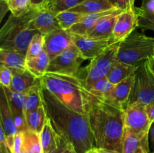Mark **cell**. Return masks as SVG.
<instances>
[{
	"label": "cell",
	"mask_w": 154,
	"mask_h": 153,
	"mask_svg": "<svg viewBox=\"0 0 154 153\" xmlns=\"http://www.w3.org/2000/svg\"><path fill=\"white\" fill-rule=\"evenodd\" d=\"M42 98L48 118L57 133L72 146L76 153L96 148L89 114H83L62 103L42 86Z\"/></svg>",
	"instance_id": "obj_1"
},
{
	"label": "cell",
	"mask_w": 154,
	"mask_h": 153,
	"mask_svg": "<svg viewBox=\"0 0 154 153\" xmlns=\"http://www.w3.org/2000/svg\"><path fill=\"white\" fill-rule=\"evenodd\" d=\"M89 120L96 148L123 153L125 110L94 96Z\"/></svg>",
	"instance_id": "obj_2"
},
{
	"label": "cell",
	"mask_w": 154,
	"mask_h": 153,
	"mask_svg": "<svg viewBox=\"0 0 154 153\" xmlns=\"http://www.w3.org/2000/svg\"><path fill=\"white\" fill-rule=\"evenodd\" d=\"M41 85L69 108L89 114L94 95L87 88L84 79L47 72L41 78Z\"/></svg>",
	"instance_id": "obj_3"
},
{
	"label": "cell",
	"mask_w": 154,
	"mask_h": 153,
	"mask_svg": "<svg viewBox=\"0 0 154 153\" xmlns=\"http://www.w3.org/2000/svg\"><path fill=\"white\" fill-rule=\"evenodd\" d=\"M39 9L32 8L19 16L10 15L0 31V48L13 49L26 54L33 38L42 34L33 25Z\"/></svg>",
	"instance_id": "obj_4"
},
{
	"label": "cell",
	"mask_w": 154,
	"mask_h": 153,
	"mask_svg": "<svg viewBox=\"0 0 154 153\" xmlns=\"http://www.w3.org/2000/svg\"><path fill=\"white\" fill-rule=\"evenodd\" d=\"M154 55V38L141 33H132L120 44L117 59L121 62L136 64Z\"/></svg>",
	"instance_id": "obj_5"
},
{
	"label": "cell",
	"mask_w": 154,
	"mask_h": 153,
	"mask_svg": "<svg viewBox=\"0 0 154 153\" xmlns=\"http://www.w3.org/2000/svg\"><path fill=\"white\" fill-rule=\"evenodd\" d=\"M153 101L154 74L147 59L139 64L138 70L135 72V82L127 106L137 104L146 106Z\"/></svg>",
	"instance_id": "obj_6"
},
{
	"label": "cell",
	"mask_w": 154,
	"mask_h": 153,
	"mask_svg": "<svg viewBox=\"0 0 154 153\" xmlns=\"http://www.w3.org/2000/svg\"><path fill=\"white\" fill-rule=\"evenodd\" d=\"M120 42L114 44L102 54L91 59L85 68L87 74L84 80L88 89L96 81L108 76L113 64L117 59Z\"/></svg>",
	"instance_id": "obj_7"
},
{
	"label": "cell",
	"mask_w": 154,
	"mask_h": 153,
	"mask_svg": "<svg viewBox=\"0 0 154 153\" xmlns=\"http://www.w3.org/2000/svg\"><path fill=\"white\" fill-rule=\"evenodd\" d=\"M84 60L76 45L72 44L58 56L51 60L48 72L78 76L80 66Z\"/></svg>",
	"instance_id": "obj_8"
},
{
	"label": "cell",
	"mask_w": 154,
	"mask_h": 153,
	"mask_svg": "<svg viewBox=\"0 0 154 153\" xmlns=\"http://www.w3.org/2000/svg\"><path fill=\"white\" fill-rule=\"evenodd\" d=\"M143 104H133L125 109V128L135 134H150L152 126Z\"/></svg>",
	"instance_id": "obj_9"
},
{
	"label": "cell",
	"mask_w": 154,
	"mask_h": 153,
	"mask_svg": "<svg viewBox=\"0 0 154 153\" xmlns=\"http://www.w3.org/2000/svg\"><path fill=\"white\" fill-rule=\"evenodd\" d=\"M45 36V50L51 60L61 54L74 44V34L69 30L60 28Z\"/></svg>",
	"instance_id": "obj_10"
},
{
	"label": "cell",
	"mask_w": 154,
	"mask_h": 153,
	"mask_svg": "<svg viewBox=\"0 0 154 153\" xmlns=\"http://www.w3.org/2000/svg\"><path fill=\"white\" fill-rule=\"evenodd\" d=\"M117 42L120 41L114 38L101 40L74 34V44L78 48L81 56L85 60H91L96 58Z\"/></svg>",
	"instance_id": "obj_11"
},
{
	"label": "cell",
	"mask_w": 154,
	"mask_h": 153,
	"mask_svg": "<svg viewBox=\"0 0 154 153\" xmlns=\"http://www.w3.org/2000/svg\"><path fill=\"white\" fill-rule=\"evenodd\" d=\"M5 92L9 106L13 116L14 122L18 132L25 131L28 129L26 121V93L12 91L11 88L2 86Z\"/></svg>",
	"instance_id": "obj_12"
},
{
	"label": "cell",
	"mask_w": 154,
	"mask_h": 153,
	"mask_svg": "<svg viewBox=\"0 0 154 153\" xmlns=\"http://www.w3.org/2000/svg\"><path fill=\"white\" fill-rule=\"evenodd\" d=\"M138 27V16L135 10H123L117 16L113 38L117 41H122L130 35L132 32Z\"/></svg>",
	"instance_id": "obj_13"
},
{
	"label": "cell",
	"mask_w": 154,
	"mask_h": 153,
	"mask_svg": "<svg viewBox=\"0 0 154 153\" xmlns=\"http://www.w3.org/2000/svg\"><path fill=\"white\" fill-rule=\"evenodd\" d=\"M134 82H135V74L119 82L118 84L114 85L113 89L109 93L108 97L105 99V100L125 110L127 106Z\"/></svg>",
	"instance_id": "obj_14"
},
{
	"label": "cell",
	"mask_w": 154,
	"mask_h": 153,
	"mask_svg": "<svg viewBox=\"0 0 154 153\" xmlns=\"http://www.w3.org/2000/svg\"><path fill=\"white\" fill-rule=\"evenodd\" d=\"M149 134H135L125 128L123 153H149Z\"/></svg>",
	"instance_id": "obj_15"
},
{
	"label": "cell",
	"mask_w": 154,
	"mask_h": 153,
	"mask_svg": "<svg viewBox=\"0 0 154 153\" xmlns=\"http://www.w3.org/2000/svg\"><path fill=\"white\" fill-rule=\"evenodd\" d=\"M12 81L10 88L12 91L26 93L34 86L41 83V79L36 77L26 68L11 69Z\"/></svg>",
	"instance_id": "obj_16"
},
{
	"label": "cell",
	"mask_w": 154,
	"mask_h": 153,
	"mask_svg": "<svg viewBox=\"0 0 154 153\" xmlns=\"http://www.w3.org/2000/svg\"><path fill=\"white\" fill-rule=\"evenodd\" d=\"M123 11V10L118 8L114 13L102 18L87 37L94 39H101V40H109L114 38L113 32H114V26L117 16Z\"/></svg>",
	"instance_id": "obj_17"
},
{
	"label": "cell",
	"mask_w": 154,
	"mask_h": 153,
	"mask_svg": "<svg viewBox=\"0 0 154 153\" xmlns=\"http://www.w3.org/2000/svg\"><path fill=\"white\" fill-rule=\"evenodd\" d=\"M33 25L43 35L61 28L57 14L48 8L39 9L33 19Z\"/></svg>",
	"instance_id": "obj_18"
},
{
	"label": "cell",
	"mask_w": 154,
	"mask_h": 153,
	"mask_svg": "<svg viewBox=\"0 0 154 153\" xmlns=\"http://www.w3.org/2000/svg\"><path fill=\"white\" fill-rule=\"evenodd\" d=\"M117 9L118 8H114L111 10H105V11L99 12V13L86 14L81 22L73 26L72 28H69V31L75 34L87 37L102 18L114 13Z\"/></svg>",
	"instance_id": "obj_19"
},
{
	"label": "cell",
	"mask_w": 154,
	"mask_h": 153,
	"mask_svg": "<svg viewBox=\"0 0 154 153\" xmlns=\"http://www.w3.org/2000/svg\"><path fill=\"white\" fill-rule=\"evenodd\" d=\"M138 66L139 64L136 65V64H127L116 60L113 64L107 77L111 83L116 85L135 74L138 70Z\"/></svg>",
	"instance_id": "obj_20"
},
{
	"label": "cell",
	"mask_w": 154,
	"mask_h": 153,
	"mask_svg": "<svg viewBox=\"0 0 154 153\" xmlns=\"http://www.w3.org/2000/svg\"><path fill=\"white\" fill-rule=\"evenodd\" d=\"M0 117L1 124H2L6 135H14L18 133V130L14 122L13 116L9 106L7 96L2 87H1L0 94Z\"/></svg>",
	"instance_id": "obj_21"
},
{
	"label": "cell",
	"mask_w": 154,
	"mask_h": 153,
	"mask_svg": "<svg viewBox=\"0 0 154 153\" xmlns=\"http://www.w3.org/2000/svg\"><path fill=\"white\" fill-rule=\"evenodd\" d=\"M40 138L44 153H51L58 147L61 141L62 137L57 133L48 118L41 132Z\"/></svg>",
	"instance_id": "obj_22"
},
{
	"label": "cell",
	"mask_w": 154,
	"mask_h": 153,
	"mask_svg": "<svg viewBox=\"0 0 154 153\" xmlns=\"http://www.w3.org/2000/svg\"><path fill=\"white\" fill-rule=\"evenodd\" d=\"M0 62L11 69L26 68V54L16 50L0 48Z\"/></svg>",
	"instance_id": "obj_23"
},
{
	"label": "cell",
	"mask_w": 154,
	"mask_h": 153,
	"mask_svg": "<svg viewBox=\"0 0 154 153\" xmlns=\"http://www.w3.org/2000/svg\"><path fill=\"white\" fill-rule=\"evenodd\" d=\"M114 8H116L109 0H85L84 2L74 8H72L70 10L84 14H89L99 13Z\"/></svg>",
	"instance_id": "obj_24"
},
{
	"label": "cell",
	"mask_w": 154,
	"mask_h": 153,
	"mask_svg": "<svg viewBox=\"0 0 154 153\" xmlns=\"http://www.w3.org/2000/svg\"><path fill=\"white\" fill-rule=\"evenodd\" d=\"M51 58L48 52L44 50L39 56L26 61V68L37 78H41L48 72Z\"/></svg>",
	"instance_id": "obj_25"
},
{
	"label": "cell",
	"mask_w": 154,
	"mask_h": 153,
	"mask_svg": "<svg viewBox=\"0 0 154 153\" xmlns=\"http://www.w3.org/2000/svg\"><path fill=\"white\" fill-rule=\"evenodd\" d=\"M48 116L44 105L26 116V121L28 129L41 134L45 125Z\"/></svg>",
	"instance_id": "obj_26"
},
{
	"label": "cell",
	"mask_w": 154,
	"mask_h": 153,
	"mask_svg": "<svg viewBox=\"0 0 154 153\" xmlns=\"http://www.w3.org/2000/svg\"><path fill=\"white\" fill-rule=\"evenodd\" d=\"M23 152L44 153L40 134L27 129L25 131H23Z\"/></svg>",
	"instance_id": "obj_27"
},
{
	"label": "cell",
	"mask_w": 154,
	"mask_h": 153,
	"mask_svg": "<svg viewBox=\"0 0 154 153\" xmlns=\"http://www.w3.org/2000/svg\"><path fill=\"white\" fill-rule=\"evenodd\" d=\"M43 105L41 83L34 86L26 92V116Z\"/></svg>",
	"instance_id": "obj_28"
},
{
	"label": "cell",
	"mask_w": 154,
	"mask_h": 153,
	"mask_svg": "<svg viewBox=\"0 0 154 153\" xmlns=\"http://www.w3.org/2000/svg\"><path fill=\"white\" fill-rule=\"evenodd\" d=\"M86 14L72 10H65L57 14V18L59 21L60 27L63 29L69 30L75 24L82 20Z\"/></svg>",
	"instance_id": "obj_29"
},
{
	"label": "cell",
	"mask_w": 154,
	"mask_h": 153,
	"mask_svg": "<svg viewBox=\"0 0 154 153\" xmlns=\"http://www.w3.org/2000/svg\"><path fill=\"white\" fill-rule=\"evenodd\" d=\"M114 86V84L111 83L106 76L94 82L93 85L89 88V91L96 98L105 100L113 89Z\"/></svg>",
	"instance_id": "obj_30"
},
{
	"label": "cell",
	"mask_w": 154,
	"mask_h": 153,
	"mask_svg": "<svg viewBox=\"0 0 154 153\" xmlns=\"http://www.w3.org/2000/svg\"><path fill=\"white\" fill-rule=\"evenodd\" d=\"M45 50V36L38 34L32 40L26 53V61L39 56Z\"/></svg>",
	"instance_id": "obj_31"
},
{
	"label": "cell",
	"mask_w": 154,
	"mask_h": 153,
	"mask_svg": "<svg viewBox=\"0 0 154 153\" xmlns=\"http://www.w3.org/2000/svg\"><path fill=\"white\" fill-rule=\"evenodd\" d=\"M8 9L14 16L24 14L32 8L31 0H8Z\"/></svg>",
	"instance_id": "obj_32"
},
{
	"label": "cell",
	"mask_w": 154,
	"mask_h": 153,
	"mask_svg": "<svg viewBox=\"0 0 154 153\" xmlns=\"http://www.w3.org/2000/svg\"><path fill=\"white\" fill-rule=\"evenodd\" d=\"M85 0H53L48 9L55 14L65 10H71L84 2Z\"/></svg>",
	"instance_id": "obj_33"
},
{
	"label": "cell",
	"mask_w": 154,
	"mask_h": 153,
	"mask_svg": "<svg viewBox=\"0 0 154 153\" xmlns=\"http://www.w3.org/2000/svg\"><path fill=\"white\" fill-rule=\"evenodd\" d=\"M11 69L6 66L1 64L0 65V83L1 86L6 88H10L12 81Z\"/></svg>",
	"instance_id": "obj_34"
},
{
	"label": "cell",
	"mask_w": 154,
	"mask_h": 153,
	"mask_svg": "<svg viewBox=\"0 0 154 153\" xmlns=\"http://www.w3.org/2000/svg\"><path fill=\"white\" fill-rule=\"evenodd\" d=\"M137 14L138 16V27L154 31V14H144L138 13Z\"/></svg>",
	"instance_id": "obj_35"
},
{
	"label": "cell",
	"mask_w": 154,
	"mask_h": 153,
	"mask_svg": "<svg viewBox=\"0 0 154 153\" xmlns=\"http://www.w3.org/2000/svg\"><path fill=\"white\" fill-rule=\"evenodd\" d=\"M135 11L138 14H154V0H143L141 7H135Z\"/></svg>",
	"instance_id": "obj_36"
},
{
	"label": "cell",
	"mask_w": 154,
	"mask_h": 153,
	"mask_svg": "<svg viewBox=\"0 0 154 153\" xmlns=\"http://www.w3.org/2000/svg\"><path fill=\"white\" fill-rule=\"evenodd\" d=\"M23 132H18L14 134L13 148L11 153H20L23 148Z\"/></svg>",
	"instance_id": "obj_37"
},
{
	"label": "cell",
	"mask_w": 154,
	"mask_h": 153,
	"mask_svg": "<svg viewBox=\"0 0 154 153\" xmlns=\"http://www.w3.org/2000/svg\"><path fill=\"white\" fill-rule=\"evenodd\" d=\"M135 0H117L116 7L122 10H135Z\"/></svg>",
	"instance_id": "obj_38"
},
{
	"label": "cell",
	"mask_w": 154,
	"mask_h": 153,
	"mask_svg": "<svg viewBox=\"0 0 154 153\" xmlns=\"http://www.w3.org/2000/svg\"><path fill=\"white\" fill-rule=\"evenodd\" d=\"M52 1L53 0H31V4L34 8H48Z\"/></svg>",
	"instance_id": "obj_39"
},
{
	"label": "cell",
	"mask_w": 154,
	"mask_h": 153,
	"mask_svg": "<svg viewBox=\"0 0 154 153\" xmlns=\"http://www.w3.org/2000/svg\"><path fill=\"white\" fill-rule=\"evenodd\" d=\"M69 143L67 142V141L65 140L64 139L62 138L61 141H60V144H59L58 147H57L56 149H54V151L51 152V153H63L65 150L68 148Z\"/></svg>",
	"instance_id": "obj_40"
},
{
	"label": "cell",
	"mask_w": 154,
	"mask_h": 153,
	"mask_svg": "<svg viewBox=\"0 0 154 153\" xmlns=\"http://www.w3.org/2000/svg\"><path fill=\"white\" fill-rule=\"evenodd\" d=\"M145 108L149 119H150V121L153 124V123H154V101L146 105Z\"/></svg>",
	"instance_id": "obj_41"
},
{
	"label": "cell",
	"mask_w": 154,
	"mask_h": 153,
	"mask_svg": "<svg viewBox=\"0 0 154 153\" xmlns=\"http://www.w3.org/2000/svg\"><path fill=\"white\" fill-rule=\"evenodd\" d=\"M147 61H148L150 69H151L152 72H153L154 74V57H150V58H149L148 59H147Z\"/></svg>",
	"instance_id": "obj_42"
},
{
	"label": "cell",
	"mask_w": 154,
	"mask_h": 153,
	"mask_svg": "<svg viewBox=\"0 0 154 153\" xmlns=\"http://www.w3.org/2000/svg\"><path fill=\"white\" fill-rule=\"evenodd\" d=\"M63 153H76V152H75V149H74V148L72 147V146L71 145V144H69L68 148L65 150Z\"/></svg>",
	"instance_id": "obj_43"
},
{
	"label": "cell",
	"mask_w": 154,
	"mask_h": 153,
	"mask_svg": "<svg viewBox=\"0 0 154 153\" xmlns=\"http://www.w3.org/2000/svg\"><path fill=\"white\" fill-rule=\"evenodd\" d=\"M98 151H99V153H119L117 152L111 151V150L105 149V148H98Z\"/></svg>",
	"instance_id": "obj_44"
},
{
	"label": "cell",
	"mask_w": 154,
	"mask_h": 153,
	"mask_svg": "<svg viewBox=\"0 0 154 153\" xmlns=\"http://www.w3.org/2000/svg\"><path fill=\"white\" fill-rule=\"evenodd\" d=\"M150 139H151V141L152 142H154V123H153L151 128H150Z\"/></svg>",
	"instance_id": "obj_45"
},
{
	"label": "cell",
	"mask_w": 154,
	"mask_h": 153,
	"mask_svg": "<svg viewBox=\"0 0 154 153\" xmlns=\"http://www.w3.org/2000/svg\"><path fill=\"white\" fill-rule=\"evenodd\" d=\"M87 153H99V151H98L97 148H92L91 150H90L89 152H87Z\"/></svg>",
	"instance_id": "obj_46"
},
{
	"label": "cell",
	"mask_w": 154,
	"mask_h": 153,
	"mask_svg": "<svg viewBox=\"0 0 154 153\" xmlns=\"http://www.w3.org/2000/svg\"><path fill=\"white\" fill-rule=\"evenodd\" d=\"M109 1L111 2L112 3V4H114V5L116 7V4H117V0H109ZM116 8H117V7H116Z\"/></svg>",
	"instance_id": "obj_47"
},
{
	"label": "cell",
	"mask_w": 154,
	"mask_h": 153,
	"mask_svg": "<svg viewBox=\"0 0 154 153\" xmlns=\"http://www.w3.org/2000/svg\"><path fill=\"white\" fill-rule=\"evenodd\" d=\"M2 2H4L5 4H6V3H7V2H8V0H2Z\"/></svg>",
	"instance_id": "obj_48"
},
{
	"label": "cell",
	"mask_w": 154,
	"mask_h": 153,
	"mask_svg": "<svg viewBox=\"0 0 154 153\" xmlns=\"http://www.w3.org/2000/svg\"><path fill=\"white\" fill-rule=\"evenodd\" d=\"M153 153H154V152H153Z\"/></svg>",
	"instance_id": "obj_49"
},
{
	"label": "cell",
	"mask_w": 154,
	"mask_h": 153,
	"mask_svg": "<svg viewBox=\"0 0 154 153\" xmlns=\"http://www.w3.org/2000/svg\"><path fill=\"white\" fill-rule=\"evenodd\" d=\"M153 57H154V55H153Z\"/></svg>",
	"instance_id": "obj_50"
}]
</instances>
